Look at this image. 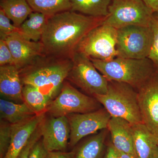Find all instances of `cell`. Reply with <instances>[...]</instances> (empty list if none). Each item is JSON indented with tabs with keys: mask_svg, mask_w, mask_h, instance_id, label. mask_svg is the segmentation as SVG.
Segmentation results:
<instances>
[{
	"mask_svg": "<svg viewBox=\"0 0 158 158\" xmlns=\"http://www.w3.org/2000/svg\"><path fill=\"white\" fill-rule=\"evenodd\" d=\"M71 11L95 17H107L112 0H69Z\"/></svg>",
	"mask_w": 158,
	"mask_h": 158,
	"instance_id": "cell-21",
	"label": "cell"
},
{
	"mask_svg": "<svg viewBox=\"0 0 158 158\" xmlns=\"http://www.w3.org/2000/svg\"><path fill=\"white\" fill-rule=\"evenodd\" d=\"M40 123L31 136L28 142L20 153L17 158H29L32 147L37 141L42 138Z\"/></svg>",
	"mask_w": 158,
	"mask_h": 158,
	"instance_id": "cell-28",
	"label": "cell"
},
{
	"mask_svg": "<svg viewBox=\"0 0 158 158\" xmlns=\"http://www.w3.org/2000/svg\"><path fill=\"white\" fill-rule=\"evenodd\" d=\"M4 40L13 56L15 65L19 69L26 67L44 53L43 44L40 41H32L18 32L10 34Z\"/></svg>",
	"mask_w": 158,
	"mask_h": 158,
	"instance_id": "cell-13",
	"label": "cell"
},
{
	"mask_svg": "<svg viewBox=\"0 0 158 158\" xmlns=\"http://www.w3.org/2000/svg\"><path fill=\"white\" fill-rule=\"evenodd\" d=\"M150 27L153 33V43L148 58L158 70V13H154Z\"/></svg>",
	"mask_w": 158,
	"mask_h": 158,
	"instance_id": "cell-26",
	"label": "cell"
},
{
	"mask_svg": "<svg viewBox=\"0 0 158 158\" xmlns=\"http://www.w3.org/2000/svg\"><path fill=\"white\" fill-rule=\"evenodd\" d=\"M116 39L117 29L102 23L86 34L75 52L91 59L110 61L117 57Z\"/></svg>",
	"mask_w": 158,
	"mask_h": 158,
	"instance_id": "cell-6",
	"label": "cell"
},
{
	"mask_svg": "<svg viewBox=\"0 0 158 158\" xmlns=\"http://www.w3.org/2000/svg\"><path fill=\"white\" fill-rule=\"evenodd\" d=\"M49 17L42 13L33 11L19 27V33L32 41H40Z\"/></svg>",
	"mask_w": 158,
	"mask_h": 158,
	"instance_id": "cell-19",
	"label": "cell"
},
{
	"mask_svg": "<svg viewBox=\"0 0 158 158\" xmlns=\"http://www.w3.org/2000/svg\"><path fill=\"white\" fill-rule=\"evenodd\" d=\"M75 152H65V151L48 152L44 158H74Z\"/></svg>",
	"mask_w": 158,
	"mask_h": 158,
	"instance_id": "cell-31",
	"label": "cell"
},
{
	"mask_svg": "<svg viewBox=\"0 0 158 158\" xmlns=\"http://www.w3.org/2000/svg\"><path fill=\"white\" fill-rule=\"evenodd\" d=\"M23 97L24 102L36 115L44 114L52 101L37 88L29 85H23Z\"/></svg>",
	"mask_w": 158,
	"mask_h": 158,
	"instance_id": "cell-23",
	"label": "cell"
},
{
	"mask_svg": "<svg viewBox=\"0 0 158 158\" xmlns=\"http://www.w3.org/2000/svg\"><path fill=\"white\" fill-rule=\"evenodd\" d=\"M157 146L158 147V139H157Z\"/></svg>",
	"mask_w": 158,
	"mask_h": 158,
	"instance_id": "cell-36",
	"label": "cell"
},
{
	"mask_svg": "<svg viewBox=\"0 0 158 158\" xmlns=\"http://www.w3.org/2000/svg\"><path fill=\"white\" fill-rule=\"evenodd\" d=\"M150 158H158V147L157 146L154 150L152 155Z\"/></svg>",
	"mask_w": 158,
	"mask_h": 158,
	"instance_id": "cell-35",
	"label": "cell"
},
{
	"mask_svg": "<svg viewBox=\"0 0 158 158\" xmlns=\"http://www.w3.org/2000/svg\"><path fill=\"white\" fill-rule=\"evenodd\" d=\"M42 140L48 152L65 151L69 144L70 128L66 116L45 119L40 123Z\"/></svg>",
	"mask_w": 158,
	"mask_h": 158,
	"instance_id": "cell-12",
	"label": "cell"
},
{
	"mask_svg": "<svg viewBox=\"0 0 158 158\" xmlns=\"http://www.w3.org/2000/svg\"><path fill=\"white\" fill-rule=\"evenodd\" d=\"M44 117V113L36 115L25 121L12 125L10 146L4 158H17Z\"/></svg>",
	"mask_w": 158,
	"mask_h": 158,
	"instance_id": "cell-14",
	"label": "cell"
},
{
	"mask_svg": "<svg viewBox=\"0 0 158 158\" xmlns=\"http://www.w3.org/2000/svg\"><path fill=\"white\" fill-rule=\"evenodd\" d=\"M34 12H38L49 17L54 15L71 10L69 0H27Z\"/></svg>",
	"mask_w": 158,
	"mask_h": 158,
	"instance_id": "cell-24",
	"label": "cell"
},
{
	"mask_svg": "<svg viewBox=\"0 0 158 158\" xmlns=\"http://www.w3.org/2000/svg\"><path fill=\"white\" fill-rule=\"evenodd\" d=\"M68 57L43 54L28 65L19 69L23 85H29L41 91L53 77L62 62Z\"/></svg>",
	"mask_w": 158,
	"mask_h": 158,
	"instance_id": "cell-9",
	"label": "cell"
},
{
	"mask_svg": "<svg viewBox=\"0 0 158 158\" xmlns=\"http://www.w3.org/2000/svg\"><path fill=\"white\" fill-rule=\"evenodd\" d=\"M94 98L80 92L67 81H64L61 91L48 108L52 117L66 116L73 113H85L101 108Z\"/></svg>",
	"mask_w": 158,
	"mask_h": 158,
	"instance_id": "cell-8",
	"label": "cell"
},
{
	"mask_svg": "<svg viewBox=\"0 0 158 158\" xmlns=\"http://www.w3.org/2000/svg\"><path fill=\"white\" fill-rule=\"evenodd\" d=\"M105 158H119L117 150L112 143L108 148Z\"/></svg>",
	"mask_w": 158,
	"mask_h": 158,
	"instance_id": "cell-32",
	"label": "cell"
},
{
	"mask_svg": "<svg viewBox=\"0 0 158 158\" xmlns=\"http://www.w3.org/2000/svg\"><path fill=\"white\" fill-rule=\"evenodd\" d=\"M107 130L111 134L112 144L117 151L137 156L134 148L132 124L124 118L111 117Z\"/></svg>",
	"mask_w": 158,
	"mask_h": 158,
	"instance_id": "cell-15",
	"label": "cell"
},
{
	"mask_svg": "<svg viewBox=\"0 0 158 158\" xmlns=\"http://www.w3.org/2000/svg\"><path fill=\"white\" fill-rule=\"evenodd\" d=\"M48 152L46 149L42 139L37 141L32 147L29 158H44Z\"/></svg>",
	"mask_w": 158,
	"mask_h": 158,
	"instance_id": "cell-30",
	"label": "cell"
},
{
	"mask_svg": "<svg viewBox=\"0 0 158 158\" xmlns=\"http://www.w3.org/2000/svg\"><path fill=\"white\" fill-rule=\"evenodd\" d=\"M107 130H102L84 142L76 152L74 158H101Z\"/></svg>",
	"mask_w": 158,
	"mask_h": 158,
	"instance_id": "cell-22",
	"label": "cell"
},
{
	"mask_svg": "<svg viewBox=\"0 0 158 158\" xmlns=\"http://www.w3.org/2000/svg\"><path fill=\"white\" fill-rule=\"evenodd\" d=\"M23 88L19 69L16 66H0V93L2 96L18 103H23Z\"/></svg>",
	"mask_w": 158,
	"mask_h": 158,
	"instance_id": "cell-16",
	"label": "cell"
},
{
	"mask_svg": "<svg viewBox=\"0 0 158 158\" xmlns=\"http://www.w3.org/2000/svg\"><path fill=\"white\" fill-rule=\"evenodd\" d=\"M111 116L104 108L85 113H73L66 116L70 128L69 144L75 146L84 137L99 131L107 129Z\"/></svg>",
	"mask_w": 158,
	"mask_h": 158,
	"instance_id": "cell-10",
	"label": "cell"
},
{
	"mask_svg": "<svg viewBox=\"0 0 158 158\" xmlns=\"http://www.w3.org/2000/svg\"><path fill=\"white\" fill-rule=\"evenodd\" d=\"M153 14L143 0H112L103 23L116 29L129 26L150 27Z\"/></svg>",
	"mask_w": 158,
	"mask_h": 158,
	"instance_id": "cell-4",
	"label": "cell"
},
{
	"mask_svg": "<svg viewBox=\"0 0 158 158\" xmlns=\"http://www.w3.org/2000/svg\"><path fill=\"white\" fill-rule=\"evenodd\" d=\"M90 59L108 81L126 83L137 90L152 77L156 70L148 58L134 59L116 57L109 61Z\"/></svg>",
	"mask_w": 158,
	"mask_h": 158,
	"instance_id": "cell-2",
	"label": "cell"
},
{
	"mask_svg": "<svg viewBox=\"0 0 158 158\" xmlns=\"http://www.w3.org/2000/svg\"><path fill=\"white\" fill-rule=\"evenodd\" d=\"M19 32V27L10 23V19L6 16L2 9H0V39L5 40L10 34Z\"/></svg>",
	"mask_w": 158,
	"mask_h": 158,
	"instance_id": "cell-27",
	"label": "cell"
},
{
	"mask_svg": "<svg viewBox=\"0 0 158 158\" xmlns=\"http://www.w3.org/2000/svg\"><path fill=\"white\" fill-rule=\"evenodd\" d=\"M36 115L25 103H18L6 100H0L1 119L13 125L20 123Z\"/></svg>",
	"mask_w": 158,
	"mask_h": 158,
	"instance_id": "cell-18",
	"label": "cell"
},
{
	"mask_svg": "<svg viewBox=\"0 0 158 158\" xmlns=\"http://www.w3.org/2000/svg\"><path fill=\"white\" fill-rule=\"evenodd\" d=\"M154 13H158V0H143Z\"/></svg>",
	"mask_w": 158,
	"mask_h": 158,
	"instance_id": "cell-33",
	"label": "cell"
},
{
	"mask_svg": "<svg viewBox=\"0 0 158 158\" xmlns=\"http://www.w3.org/2000/svg\"><path fill=\"white\" fill-rule=\"evenodd\" d=\"M106 18L88 16L71 10L52 15L48 18L40 40L44 53L71 58L82 39L102 24Z\"/></svg>",
	"mask_w": 158,
	"mask_h": 158,
	"instance_id": "cell-1",
	"label": "cell"
},
{
	"mask_svg": "<svg viewBox=\"0 0 158 158\" xmlns=\"http://www.w3.org/2000/svg\"><path fill=\"white\" fill-rule=\"evenodd\" d=\"M142 122L158 137V70L138 90Z\"/></svg>",
	"mask_w": 158,
	"mask_h": 158,
	"instance_id": "cell-11",
	"label": "cell"
},
{
	"mask_svg": "<svg viewBox=\"0 0 158 158\" xmlns=\"http://www.w3.org/2000/svg\"><path fill=\"white\" fill-rule=\"evenodd\" d=\"M133 142L138 158H150L157 146L158 137L154 135L143 123L132 124Z\"/></svg>",
	"mask_w": 158,
	"mask_h": 158,
	"instance_id": "cell-17",
	"label": "cell"
},
{
	"mask_svg": "<svg viewBox=\"0 0 158 158\" xmlns=\"http://www.w3.org/2000/svg\"><path fill=\"white\" fill-rule=\"evenodd\" d=\"M0 9L17 27L34 11L27 0H1Z\"/></svg>",
	"mask_w": 158,
	"mask_h": 158,
	"instance_id": "cell-20",
	"label": "cell"
},
{
	"mask_svg": "<svg viewBox=\"0 0 158 158\" xmlns=\"http://www.w3.org/2000/svg\"><path fill=\"white\" fill-rule=\"evenodd\" d=\"M15 65L13 56L5 40L0 39V66Z\"/></svg>",
	"mask_w": 158,
	"mask_h": 158,
	"instance_id": "cell-29",
	"label": "cell"
},
{
	"mask_svg": "<svg viewBox=\"0 0 158 158\" xmlns=\"http://www.w3.org/2000/svg\"><path fill=\"white\" fill-rule=\"evenodd\" d=\"M117 152H118L119 158H138L136 156L130 154L118 151H117Z\"/></svg>",
	"mask_w": 158,
	"mask_h": 158,
	"instance_id": "cell-34",
	"label": "cell"
},
{
	"mask_svg": "<svg viewBox=\"0 0 158 158\" xmlns=\"http://www.w3.org/2000/svg\"><path fill=\"white\" fill-rule=\"evenodd\" d=\"M112 117H119L131 124L142 122L138 91L126 83L108 81L106 93L94 96Z\"/></svg>",
	"mask_w": 158,
	"mask_h": 158,
	"instance_id": "cell-3",
	"label": "cell"
},
{
	"mask_svg": "<svg viewBox=\"0 0 158 158\" xmlns=\"http://www.w3.org/2000/svg\"><path fill=\"white\" fill-rule=\"evenodd\" d=\"M153 43L150 27L129 26L117 29V57L134 59L148 58Z\"/></svg>",
	"mask_w": 158,
	"mask_h": 158,
	"instance_id": "cell-5",
	"label": "cell"
},
{
	"mask_svg": "<svg viewBox=\"0 0 158 158\" xmlns=\"http://www.w3.org/2000/svg\"><path fill=\"white\" fill-rule=\"evenodd\" d=\"M12 124L1 119L0 123V158H4L11 142Z\"/></svg>",
	"mask_w": 158,
	"mask_h": 158,
	"instance_id": "cell-25",
	"label": "cell"
},
{
	"mask_svg": "<svg viewBox=\"0 0 158 158\" xmlns=\"http://www.w3.org/2000/svg\"><path fill=\"white\" fill-rule=\"evenodd\" d=\"M71 59L72 66L67 80L92 97L106 93L108 81L98 71L89 57L75 52Z\"/></svg>",
	"mask_w": 158,
	"mask_h": 158,
	"instance_id": "cell-7",
	"label": "cell"
}]
</instances>
